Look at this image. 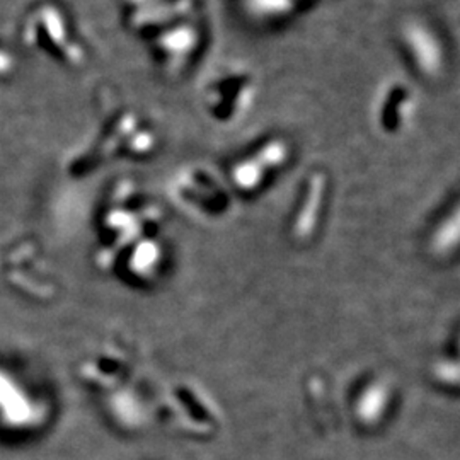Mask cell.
Wrapping results in <instances>:
<instances>
[{
    "label": "cell",
    "mask_w": 460,
    "mask_h": 460,
    "mask_svg": "<svg viewBox=\"0 0 460 460\" xmlns=\"http://www.w3.org/2000/svg\"><path fill=\"white\" fill-rule=\"evenodd\" d=\"M294 159L296 144L292 138L271 133L230 159L224 178L232 195L258 197L292 165Z\"/></svg>",
    "instance_id": "cell-1"
},
{
    "label": "cell",
    "mask_w": 460,
    "mask_h": 460,
    "mask_svg": "<svg viewBox=\"0 0 460 460\" xmlns=\"http://www.w3.org/2000/svg\"><path fill=\"white\" fill-rule=\"evenodd\" d=\"M260 81L252 68L230 64L214 72L199 93V106L217 127L234 128L246 121L258 104Z\"/></svg>",
    "instance_id": "cell-2"
},
{
    "label": "cell",
    "mask_w": 460,
    "mask_h": 460,
    "mask_svg": "<svg viewBox=\"0 0 460 460\" xmlns=\"http://www.w3.org/2000/svg\"><path fill=\"white\" fill-rule=\"evenodd\" d=\"M395 41L412 74L421 83L444 81L450 68V55L444 36L427 17H404L395 30Z\"/></svg>",
    "instance_id": "cell-3"
},
{
    "label": "cell",
    "mask_w": 460,
    "mask_h": 460,
    "mask_svg": "<svg viewBox=\"0 0 460 460\" xmlns=\"http://www.w3.org/2000/svg\"><path fill=\"white\" fill-rule=\"evenodd\" d=\"M207 43L205 17L186 19L146 40L148 55L167 79H180L201 57Z\"/></svg>",
    "instance_id": "cell-4"
},
{
    "label": "cell",
    "mask_w": 460,
    "mask_h": 460,
    "mask_svg": "<svg viewBox=\"0 0 460 460\" xmlns=\"http://www.w3.org/2000/svg\"><path fill=\"white\" fill-rule=\"evenodd\" d=\"M420 91L404 77H389L378 85L370 104V121L382 138H402L420 118Z\"/></svg>",
    "instance_id": "cell-5"
},
{
    "label": "cell",
    "mask_w": 460,
    "mask_h": 460,
    "mask_svg": "<svg viewBox=\"0 0 460 460\" xmlns=\"http://www.w3.org/2000/svg\"><path fill=\"white\" fill-rule=\"evenodd\" d=\"M169 191L176 203L199 215L224 214L232 203L224 174L207 164L181 165L169 180Z\"/></svg>",
    "instance_id": "cell-6"
},
{
    "label": "cell",
    "mask_w": 460,
    "mask_h": 460,
    "mask_svg": "<svg viewBox=\"0 0 460 460\" xmlns=\"http://www.w3.org/2000/svg\"><path fill=\"white\" fill-rule=\"evenodd\" d=\"M123 7L128 28L144 41L176 22L205 17L203 0H123Z\"/></svg>",
    "instance_id": "cell-7"
},
{
    "label": "cell",
    "mask_w": 460,
    "mask_h": 460,
    "mask_svg": "<svg viewBox=\"0 0 460 460\" xmlns=\"http://www.w3.org/2000/svg\"><path fill=\"white\" fill-rule=\"evenodd\" d=\"M331 191L332 178L326 167L315 165L302 176L292 214V232L296 237H311L319 227L328 208Z\"/></svg>",
    "instance_id": "cell-8"
},
{
    "label": "cell",
    "mask_w": 460,
    "mask_h": 460,
    "mask_svg": "<svg viewBox=\"0 0 460 460\" xmlns=\"http://www.w3.org/2000/svg\"><path fill=\"white\" fill-rule=\"evenodd\" d=\"M314 0H239V5L247 19L261 26H279L300 13H304Z\"/></svg>",
    "instance_id": "cell-9"
},
{
    "label": "cell",
    "mask_w": 460,
    "mask_h": 460,
    "mask_svg": "<svg viewBox=\"0 0 460 460\" xmlns=\"http://www.w3.org/2000/svg\"><path fill=\"white\" fill-rule=\"evenodd\" d=\"M459 244V199L452 198L450 205L437 217L428 234V247L438 256H448Z\"/></svg>",
    "instance_id": "cell-10"
}]
</instances>
